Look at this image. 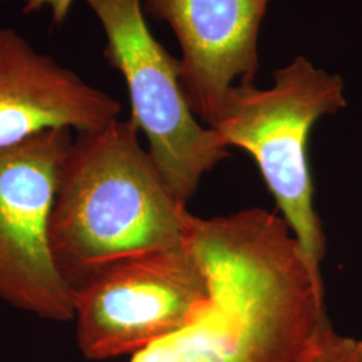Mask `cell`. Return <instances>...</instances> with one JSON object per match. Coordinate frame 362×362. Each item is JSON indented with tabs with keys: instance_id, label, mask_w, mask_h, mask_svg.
Listing matches in <instances>:
<instances>
[{
	"instance_id": "6da1fadb",
	"label": "cell",
	"mask_w": 362,
	"mask_h": 362,
	"mask_svg": "<svg viewBox=\"0 0 362 362\" xmlns=\"http://www.w3.org/2000/svg\"><path fill=\"white\" fill-rule=\"evenodd\" d=\"M188 239L207 267L211 298L191 324L130 362H298L329 324L325 286L287 223L262 208L191 216Z\"/></svg>"
},
{
	"instance_id": "7a4b0ae2",
	"label": "cell",
	"mask_w": 362,
	"mask_h": 362,
	"mask_svg": "<svg viewBox=\"0 0 362 362\" xmlns=\"http://www.w3.org/2000/svg\"><path fill=\"white\" fill-rule=\"evenodd\" d=\"M132 119L77 134L52 206L49 240L76 291L107 269L187 242L192 214L161 179Z\"/></svg>"
},
{
	"instance_id": "3957f363",
	"label": "cell",
	"mask_w": 362,
	"mask_h": 362,
	"mask_svg": "<svg viewBox=\"0 0 362 362\" xmlns=\"http://www.w3.org/2000/svg\"><path fill=\"white\" fill-rule=\"evenodd\" d=\"M346 106L342 78L297 57L274 73L270 89L238 85L212 129L228 148L251 156L314 279L324 285L326 239L314 208L308 141L321 117Z\"/></svg>"
},
{
	"instance_id": "277c9868",
	"label": "cell",
	"mask_w": 362,
	"mask_h": 362,
	"mask_svg": "<svg viewBox=\"0 0 362 362\" xmlns=\"http://www.w3.org/2000/svg\"><path fill=\"white\" fill-rule=\"evenodd\" d=\"M104 28V57L129 91L130 119L173 197L187 207L203 175L227 158L219 133L200 125L185 100L180 61L153 37L143 0H85Z\"/></svg>"
},
{
	"instance_id": "5b68a950",
	"label": "cell",
	"mask_w": 362,
	"mask_h": 362,
	"mask_svg": "<svg viewBox=\"0 0 362 362\" xmlns=\"http://www.w3.org/2000/svg\"><path fill=\"white\" fill-rule=\"evenodd\" d=\"M211 298L204 262L187 242L118 263L74 293L88 360L136 354L191 324Z\"/></svg>"
},
{
	"instance_id": "8992f818",
	"label": "cell",
	"mask_w": 362,
	"mask_h": 362,
	"mask_svg": "<svg viewBox=\"0 0 362 362\" xmlns=\"http://www.w3.org/2000/svg\"><path fill=\"white\" fill-rule=\"evenodd\" d=\"M73 130L0 148V300L42 320H74V290L52 258L49 224Z\"/></svg>"
},
{
	"instance_id": "52a82bcc",
	"label": "cell",
	"mask_w": 362,
	"mask_h": 362,
	"mask_svg": "<svg viewBox=\"0 0 362 362\" xmlns=\"http://www.w3.org/2000/svg\"><path fill=\"white\" fill-rule=\"evenodd\" d=\"M272 0H143L144 13L167 23L181 49L180 82L196 117L212 128L235 81L254 85L258 40Z\"/></svg>"
},
{
	"instance_id": "ba28073f",
	"label": "cell",
	"mask_w": 362,
	"mask_h": 362,
	"mask_svg": "<svg viewBox=\"0 0 362 362\" xmlns=\"http://www.w3.org/2000/svg\"><path fill=\"white\" fill-rule=\"evenodd\" d=\"M121 110L112 95L37 52L13 28H0V148L43 130L103 129Z\"/></svg>"
},
{
	"instance_id": "9c48e42d",
	"label": "cell",
	"mask_w": 362,
	"mask_h": 362,
	"mask_svg": "<svg viewBox=\"0 0 362 362\" xmlns=\"http://www.w3.org/2000/svg\"><path fill=\"white\" fill-rule=\"evenodd\" d=\"M298 362H362V341L338 334L329 322Z\"/></svg>"
},
{
	"instance_id": "30bf717a",
	"label": "cell",
	"mask_w": 362,
	"mask_h": 362,
	"mask_svg": "<svg viewBox=\"0 0 362 362\" xmlns=\"http://www.w3.org/2000/svg\"><path fill=\"white\" fill-rule=\"evenodd\" d=\"M76 0H25L23 13H38L40 10H49L52 13V25H64Z\"/></svg>"
}]
</instances>
